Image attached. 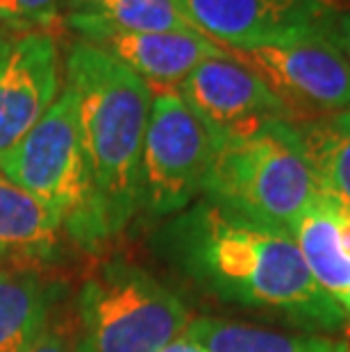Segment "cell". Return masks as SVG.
<instances>
[{"mask_svg": "<svg viewBox=\"0 0 350 352\" xmlns=\"http://www.w3.org/2000/svg\"><path fill=\"white\" fill-rule=\"evenodd\" d=\"M214 139L175 89L153 94L139 162V214L173 219L198 200Z\"/></svg>", "mask_w": 350, "mask_h": 352, "instance_id": "8992f818", "label": "cell"}, {"mask_svg": "<svg viewBox=\"0 0 350 352\" xmlns=\"http://www.w3.org/2000/svg\"><path fill=\"white\" fill-rule=\"evenodd\" d=\"M316 30L350 59V7L330 5L318 19Z\"/></svg>", "mask_w": 350, "mask_h": 352, "instance_id": "d6986e66", "label": "cell"}, {"mask_svg": "<svg viewBox=\"0 0 350 352\" xmlns=\"http://www.w3.org/2000/svg\"><path fill=\"white\" fill-rule=\"evenodd\" d=\"M71 334L73 332L50 320L43 332H39L34 339H30L28 343H23V346L12 352H80L78 336Z\"/></svg>", "mask_w": 350, "mask_h": 352, "instance_id": "ffe728a7", "label": "cell"}, {"mask_svg": "<svg viewBox=\"0 0 350 352\" xmlns=\"http://www.w3.org/2000/svg\"><path fill=\"white\" fill-rule=\"evenodd\" d=\"M64 221L55 209L0 173V261L55 264L66 241Z\"/></svg>", "mask_w": 350, "mask_h": 352, "instance_id": "4fadbf2b", "label": "cell"}, {"mask_svg": "<svg viewBox=\"0 0 350 352\" xmlns=\"http://www.w3.org/2000/svg\"><path fill=\"white\" fill-rule=\"evenodd\" d=\"M311 277L339 307L350 298V207L318 191L292 230Z\"/></svg>", "mask_w": 350, "mask_h": 352, "instance_id": "7c38bea8", "label": "cell"}, {"mask_svg": "<svg viewBox=\"0 0 350 352\" xmlns=\"http://www.w3.org/2000/svg\"><path fill=\"white\" fill-rule=\"evenodd\" d=\"M175 91L207 127L214 144L243 137L271 121L292 123L278 96L230 50L198 64Z\"/></svg>", "mask_w": 350, "mask_h": 352, "instance_id": "9c48e42d", "label": "cell"}, {"mask_svg": "<svg viewBox=\"0 0 350 352\" xmlns=\"http://www.w3.org/2000/svg\"><path fill=\"white\" fill-rule=\"evenodd\" d=\"M160 352H207V350L200 346V343L189 339L187 334H182V336H177L175 341H171L168 346H164Z\"/></svg>", "mask_w": 350, "mask_h": 352, "instance_id": "44dd1931", "label": "cell"}, {"mask_svg": "<svg viewBox=\"0 0 350 352\" xmlns=\"http://www.w3.org/2000/svg\"><path fill=\"white\" fill-rule=\"evenodd\" d=\"M321 3H332V0H321Z\"/></svg>", "mask_w": 350, "mask_h": 352, "instance_id": "603a6c76", "label": "cell"}, {"mask_svg": "<svg viewBox=\"0 0 350 352\" xmlns=\"http://www.w3.org/2000/svg\"><path fill=\"white\" fill-rule=\"evenodd\" d=\"M230 52L264 80L292 123L350 111V59L316 25Z\"/></svg>", "mask_w": 350, "mask_h": 352, "instance_id": "52a82bcc", "label": "cell"}, {"mask_svg": "<svg viewBox=\"0 0 350 352\" xmlns=\"http://www.w3.org/2000/svg\"><path fill=\"white\" fill-rule=\"evenodd\" d=\"M341 309H344V314H346V320H350V298L346 300V305L341 307Z\"/></svg>", "mask_w": 350, "mask_h": 352, "instance_id": "7402d4cb", "label": "cell"}, {"mask_svg": "<svg viewBox=\"0 0 350 352\" xmlns=\"http://www.w3.org/2000/svg\"><path fill=\"white\" fill-rule=\"evenodd\" d=\"M80 39L128 66L153 94L175 89L205 59L228 55L198 32H94Z\"/></svg>", "mask_w": 350, "mask_h": 352, "instance_id": "8fae6325", "label": "cell"}, {"mask_svg": "<svg viewBox=\"0 0 350 352\" xmlns=\"http://www.w3.org/2000/svg\"><path fill=\"white\" fill-rule=\"evenodd\" d=\"M184 334L207 352H350V339L287 334L226 318H191Z\"/></svg>", "mask_w": 350, "mask_h": 352, "instance_id": "2e32d148", "label": "cell"}, {"mask_svg": "<svg viewBox=\"0 0 350 352\" xmlns=\"http://www.w3.org/2000/svg\"><path fill=\"white\" fill-rule=\"evenodd\" d=\"M0 30H3V28H0Z\"/></svg>", "mask_w": 350, "mask_h": 352, "instance_id": "cb8c5ba5", "label": "cell"}, {"mask_svg": "<svg viewBox=\"0 0 350 352\" xmlns=\"http://www.w3.org/2000/svg\"><path fill=\"white\" fill-rule=\"evenodd\" d=\"M64 85L76 96L78 127L109 239L139 214V162L153 91L94 43L64 46Z\"/></svg>", "mask_w": 350, "mask_h": 352, "instance_id": "7a4b0ae2", "label": "cell"}, {"mask_svg": "<svg viewBox=\"0 0 350 352\" xmlns=\"http://www.w3.org/2000/svg\"><path fill=\"white\" fill-rule=\"evenodd\" d=\"M189 23L226 50H245L314 28L332 3L321 0H175Z\"/></svg>", "mask_w": 350, "mask_h": 352, "instance_id": "30bf717a", "label": "cell"}, {"mask_svg": "<svg viewBox=\"0 0 350 352\" xmlns=\"http://www.w3.org/2000/svg\"><path fill=\"white\" fill-rule=\"evenodd\" d=\"M189 320L180 296L125 257L96 264L78 291L80 352H160Z\"/></svg>", "mask_w": 350, "mask_h": 352, "instance_id": "277c9868", "label": "cell"}, {"mask_svg": "<svg viewBox=\"0 0 350 352\" xmlns=\"http://www.w3.org/2000/svg\"><path fill=\"white\" fill-rule=\"evenodd\" d=\"M66 0H0V28L10 32L50 30L64 23Z\"/></svg>", "mask_w": 350, "mask_h": 352, "instance_id": "ac0fdd59", "label": "cell"}, {"mask_svg": "<svg viewBox=\"0 0 350 352\" xmlns=\"http://www.w3.org/2000/svg\"><path fill=\"white\" fill-rule=\"evenodd\" d=\"M0 173L62 216L66 236L85 250L107 243V230L82 153L76 96L64 85L39 123L0 155Z\"/></svg>", "mask_w": 350, "mask_h": 352, "instance_id": "5b68a950", "label": "cell"}, {"mask_svg": "<svg viewBox=\"0 0 350 352\" xmlns=\"http://www.w3.org/2000/svg\"><path fill=\"white\" fill-rule=\"evenodd\" d=\"M64 89V43L50 30H0V155L12 151Z\"/></svg>", "mask_w": 350, "mask_h": 352, "instance_id": "ba28073f", "label": "cell"}, {"mask_svg": "<svg viewBox=\"0 0 350 352\" xmlns=\"http://www.w3.org/2000/svg\"><path fill=\"white\" fill-rule=\"evenodd\" d=\"M318 191L294 123L271 121L243 137L216 141L200 198L292 234Z\"/></svg>", "mask_w": 350, "mask_h": 352, "instance_id": "3957f363", "label": "cell"}, {"mask_svg": "<svg viewBox=\"0 0 350 352\" xmlns=\"http://www.w3.org/2000/svg\"><path fill=\"white\" fill-rule=\"evenodd\" d=\"M62 28L78 39L94 32H198L175 0H66Z\"/></svg>", "mask_w": 350, "mask_h": 352, "instance_id": "5bb4252c", "label": "cell"}, {"mask_svg": "<svg viewBox=\"0 0 350 352\" xmlns=\"http://www.w3.org/2000/svg\"><path fill=\"white\" fill-rule=\"evenodd\" d=\"M57 284L41 266L0 264V352L21 348L53 320Z\"/></svg>", "mask_w": 350, "mask_h": 352, "instance_id": "9a60e30c", "label": "cell"}, {"mask_svg": "<svg viewBox=\"0 0 350 352\" xmlns=\"http://www.w3.org/2000/svg\"><path fill=\"white\" fill-rule=\"evenodd\" d=\"M318 186L350 207V111L294 123Z\"/></svg>", "mask_w": 350, "mask_h": 352, "instance_id": "e0dca14e", "label": "cell"}, {"mask_svg": "<svg viewBox=\"0 0 350 352\" xmlns=\"http://www.w3.org/2000/svg\"><path fill=\"white\" fill-rule=\"evenodd\" d=\"M157 245L216 300L275 314L309 334L337 332L344 309L318 287L292 234L198 198L162 228Z\"/></svg>", "mask_w": 350, "mask_h": 352, "instance_id": "6da1fadb", "label": "cell"}]
</instances>
